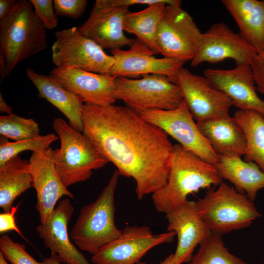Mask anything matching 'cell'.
Masks as SVG:
<instances>
[{
	"mask_svg": "<svg viewBox=\"0 0 264 264\" xmlns=\"http://www.w3.org/2000/svg\"><path fill=\"white\" fill-rule=\"evenodd\" d=\"M257 53L240 33L220 22L213 24L203 33L201 46L190 65L196 66L203 63H217L226 59L234 60L236 65H250Z\"/></svg>",
	"mask_w": 264,
	"mask_h": 264,
	"instance_id": "obj_15",
	"label": "cell"
},
{
	"mask_svg": "<svg viewBox=\"0 0 264 264\" xmlns=\"http://www.w3.org/2000/svg\"><path fill=\"white\" fill-rule=\"evenodd\" d=\"M161 0H109L112 5L119 6H132L134 4H146L150 5L158 2Z\"/></svg>",
	"mask_w": 264,
	"mask_h": 264,
	"instance_id": "obj_36",
	"label": "cell"
},
{
	"mask_svg": "<svg viewBox=\"0 0 264 264\" xmlns=\"http://www.w3.org/2000/svg\"><path fill=\"white\" fill-rule=\"evenodd\" d=\"M0 133L17 141L40 136L38 124L32 118L11 114L0 116Z\"/></svg>",
	"mask_w": 264,
	"mask_h": 264,
	"instance_id": "obj_30",
	"label": "cell"
},
{
	"mask_svg": "<svg viewBox=\"0 0 264 264\" xmlns=\"http://www.w3.org/2000/svg\"><path fill=\"white\" fill-rule=\"evenodd\" d=\"M167 231H174L177 244L173 264L189 263L196 246L207 238L211 231L198 213L196 201L187 200L166 214Z\"/></svg>",
	"mask_w": 264,
	"mask_h": 264,
	"instance_id": "obj_18",
	"label": "cell"
},
{
	"mask_svg": "<svg viewBox=\"0 0 264 264\" xmlns=\"http://www.w3.org/2000/svg\"><path fill=\"white\" fill-rule=\"evenodd\" d=\"M137 112L206 162L215 166L219 161V156L201 133L183 100L173 110L150 109Z\"/></svg>",
	"mask_w": 264,
	"mask_h": 264,
	"instance_id": "obj_10",
	"label": "cell"
},
{
	"mask_svg": "<svg viewBox=\"0 0 264 264\" xmlns=\"http://www.w3.org/2000/svg\"><path fill=\"white\" fill-rule=\"evenodd\" d=\"M83 133L120 175L132 177L139 200L163 188L173 145L168 134L127 106L84 103Z\"/></svg>",
	"mask_w": 264,
	"mask_h": 264,
	"instance_id": "obj_1",
	"label": "cell"
},
{
	"mask_svg": "<svg viewBox=\"0 0 264 264\" xmlns=\"http://www.w3.org/2000/svg\"><path fill=\"white\" fill-rule=\"evenodd\" d=\"M137 264H146L145 263H144V262H140L139 263H138Z\"/></svg>",
	"mask_w": 264,
	"mask_h": 264,
	"instance_id": "obj_42",
	"label": "cell"
},
{
	"mask_svg": "<svg viewBox=\"0 0 264 264\" xmlns=\"http://www.w3.org/2000/svg\"><path fill=\"white\" fill-rule=\"evenodd\" d=\"M15 0H0V20L8 16L17 4Z\"/></svg>",
	"mask_w": 264,
	"mask_h": 264,
	"instance_id": "obj_37",
	"label": "cell"
},
{
	"mask_svg": "<svg viewBox=\"0 0 264 264\" xmlns=\"http://www.w3.org/2000/svg\"><path fill=\"white\" fill-rule=\"evenodd\" d=\"M115 59L109 75L135 79L145 75L158 74L165 75L173 80L185 62L163 57L157 58L156 54L138 39L128 50L119 49L110 51Z\"/></svg>",
	"mask_w": 264,
	"mask_h": 264,
	"instance_id": "obj_14",
	"label": "cell"
},
{
	"mask_svg": "<svg viewBox=\"0 0 264 264\" xmlns=\"http://www.w3.org/2000/svg\"><path fill=\"white\" fill-rule=\"evenodd\" d=\"M46 29L30 0H18L11 13L0 20V56L7 76L20 62L46 49Z\"/></svg>",
	"mask_w": 264,
	"mask_h": 264,
	"instance_id": "obj_3",
	"label": "cell"
},
{
	"mask_svg": "<svg viewBox=\"0 0 264 264\" xmlns=\"http://www.w3.org/2000/svg\"><path fill=\"white\" fill-rule=\"evenodd\" d=\"M198 212L212 232L222 235L248 227L261 217L253 201L224 182L208 189L196 201Z\"/></svg>",
	"mask_w": 264,
	"mask_h": 264,
	"instance_id": "obj_6",
	"label": "cell"
},
{
	"mask_svg": "<svg viewBox=\"0 0 264 264\" xmlns=\"http://www.w3.org/2000/svg\"><path fill=\"white\" fill-rule=\"evenodd\" d=\"M222 182L214 165L176 144L173 145L168 182L152 194V198L156 210L167 214L187 201L189 194Z\"/></svg>",
	"mask_w": 264,
	"mask_h": 264,
	"instance_id": "obj_2",
	"label": "cell"
},
{
	"mask_svg": "<svg viewBox=\"0 0 264 264\" xmlns=\"http://www.w3.org/2000/svg\"><path fill=\"white\" fill-rule=\"evenodd\" d=\"M0 111L1 112L6 113L8 115L13 114L11 107L6 103L1 93H0Z\"/></svg>",
	"mask_w": 264,
	"mask_h": 264,
	"instance_id": "obj_39",
	"label": "cell"
},
{
	"mask_svg": "<svg viewBox=\"0 0 264 264\" xmlns=\"http://www.w3.org/2000/svg\"><path fill=\"white\" fill-rule=\"evenodd\" d=\"M19 205L13 206L11 211L9 212H3L0 214V232L3 233L8 231H15L26 240L15 223V214L18 208Z\"/></svg>",
	"mask_w": 264,
	"mask_h": 264,
	"instance_id": "obj_35",
	"label": "cell"
},
{
	"mask_svg": "<svg viewBox=\"0 0 264 264\" xmlns=\"http://www.w3.org/2000/svg\"><path fill=\"white\" fill-rule=\"evenodd\" d=\"M114 97L136 112L173 110L183 100L178 85L168 77L158 74L145 75L139 79L117 77Z\"/></svg>",
	"mask_w": 264,
	"mask_h": 264,
	"instance_id": "obj_7",
	"label": "cell"
},
{
	"mask_svg": "<svg viewBox=\"0 0 264 264\" xmlns=\"http://www.w3.org/2000/svg\"><path fill=\"white\" fill-rule=\"evenodd\" d=\"M119 176L115 170L96 200L80 209L72 228L70 237L74 243L92 255L121 234L114 221V193Z\"/></svg>",
	"mask_w": 264,
	"mask_h": 264,
	"instance_id": "obj_4",
	"label": "cell"
},
{
	"mask_svg": "<svg viewBox=\"0 0 264 264\" xmlns=\"http://www.w3.org/2000/svg\"><path fill=\"white\" fill-rule=\"evenodd\" d=\"M173 82L179 87L183 100L197 122L229 114L233 106L231 100L214 88L204 75L193 74L182 67Z\"/></svg>",
	"mask_w": 264,
	"mask_h": 264,
	"instance_id": "obj_12",
	"label": "cell"
},
{
	"mask_svg": "<svg viewBox=\"0 0 264 264\" xmlns=\"http://www.w3.org/2000/svg\"><path fill=\"white\" fill-rule=\"evenodd\" d=\"M179 0H161L138 12L130 10L125 16L124 31L135 35L156 54H160L156 43L158 28L166 5L181 6Z\"/></svg>",
	"mask_w": 264,
	"mask_h": 264,
	"instance_id": "obj_25",
	"label": "cell"
},
{
	"mask_svg": "<svg viewBox=\"0 0 264 264\" xmlns=\"http://www.w3.org/2000/svg\"><path fill=\"white\" fill-rule=\"evenodd\" d=\"M129 11V7L112 5L109 0H96L88 19L78 29L103 49L111 51L131 46L135 39L127 37L123 28Z\"/></svg>",
	"mask_w": 264,
	"mask_h": 264,
	"instance_id": "obj_13",
	"label": "cell"
},
{
	"mask_svg": "<svg viewBox=\"0 0 264 264\" xmlns=\"http://www.w3.org/2000/svg\"><path fill=\"white\" fill-rule=\"evenodd\" d=\"M41 264H62V262L56 254H51L49 257H44Z\"/></svg>",
	"mask_w": 264,
	"mask_h": 264,
	"instance_id": "obj_38",
	"label": "cell"
},
{
	"mask_svg": "<svg viewBox=\"0 0 264 264\" xmlns=\"http://www.w3.org/2000/svg\"><path fill=\"white\" fill-rule=\"evenodd\" d=\"M0 249L11 264H41L26 251L24 244L14 242L7 235L0 238Z\"/></svg>",
	"mask_w": 264,
	"mask_h": 264,
	"instance_id": "obj_31",
	"label": "cell"
},
{
	"mask_svg": "<svg viewBox=\"0 0 264 264\" xmlns=\"http://www.w3.org/2000/svg\"><path fill=\"white\" fill-rule=\"evenodd\" d=\"M203 33L181 6L166 5L159 23L156 43L164 57L191 61L201 46Z\"/></svg>",
	"mask_w": 264,
	"mask_h": 264,
	"instance_id": "obj_9",
	"label": "cell"
},
{
	"mask_svg": "<svg viewBox=\"0 0 264 264\" xmlns=\"http://www.w3.org/2000/svg\"><path fill=\"white\" fill-rule=\"evenodd\" d=\"M174 231L154 234L146 225L127 226L121 235L92 255L93 264H137L152 248L172 242Z\"/></svg>",
	"mask_w": 264,
	"mask_h": 264,
	"instance_id": "obj_11",
	"label": "cell"
},
{
	"mask_svg": "<svg viewBox=\"0 0 264 264\" xmlns=\"http://www.w3.org/2000/svg\"><path fill=\"white\" fill-rule=\"evenodd\" d=\"M74 212L69 199H62L49 219L36 230L51 254H56L65 264H91L70 242L67 225Z\"/></svg>",
	"mask_w": 264,
	"mask_h": 264,
	"instance_id": "obj_20",
	"label": "cell"
},
{
	"mask_svg": "<svg viewBox=\"0 0 264 264\" xmlns=\"http://www.w3.org/2000/svg\"><path fill=\"white\" fill-rule=\"evenodd\" d=\"M222 179L232 183L235 190L253 201L258 191L264 188V172L253 162H247L240 157L219 156L215 165Z\"/></svg>",
	"mask_w": 264,
	"mask_h": 264,
	"instance_id": "obj_24",
	"label": "cell"
},
{
	"mask_svg": "<svg viewBox=\"0 0 264 264\" xmlns=\"http://www.w3.org/2000/svg\"><path fill=\"white\" fill-rule=\"evenodd\" d=\"M86 0H54L53 6L56 15L78 19L85 11Z\"/></svg>",
	"mask_w": 264,
	"mask_h": 264,
	"instance_id": "obj_33",
	"label": "cell"
},
{
	"mask_svg": "<svg viewBox=\"0 0 264 264\" xmlns=\"http://www.w3.org/2000/svg\"><path fill=\"white\" fill-rule=\"evenodd\" d=\"M203 75L214 88L225 93L239 110H255L264 116V101L257 93L250 65L237 64L229 69L208 68Z\"/></svg>",
	"mask_w": 264,
	"mask_h": 264,
	"instance_id": "obj_17",
	"label": "cell"
},
{
	"mask_svg": "<svg viewBox=\"0 0 264 264\" xmlns=\"http://www.w3.org/2000/svg\"><path fill=\"white\" fill-rule=\"evenodd\" d=\"M261 264H264V262L263 263H262Z\"/></svg>",
	"mask_w": 264,
	"mask_h": 264,
	"instance_id": "obj_43",
	"label": "cell"
},
{
	"mask_svg": "<svg viewBox=\"0 0 264 264\" xmlns=\"http://www.w3.org/2000/svg\"><path fill=\"white\" fill-rule=\"evenodd\" d=\"M0 264H9L1 251H0Z\"/></svg>",
	"mask_w": 264,
	"mask_h": 264,
	"instance_id": "obj_41",
	"label": "cell"
},
{
	"mask_svg": "<svg viewBox=\"0 0 264 264\" xmlns=\"http://www.w3.org/2000/svg\"><path fill=\"white\" fill-rule=\"evenodd\" d=\"M174 254H171L166 257L163 260L161 261L159 264H173V258Z\"/></svg>",
	"mask_w": 264,
	"mask_h": 264,
	"instance_id": "obj_40",
	"label": "cell"
},
{
	"mask_svg": "<svg viewBox=\"0 0 264 264\" xmlns=\"http://www.w3.org/2000/svg\"><path fill=\"white\" fill-rule=\"evenodd\" d=\"M53 128L61 142L60 148L53 150V158L56 170L66 187L89 179L92 170L109 162L83 133L63 119L55 118Z\"/></svg>",
	"mask_w": 264,
	"mask_h": 264,
	"instance_id": "obj_5",
	"label": "cell"
},
{
	"mask_svg": "<svg viewBox=\"0 0 264 264\" xmlns=\"http://www.w3.org/2000/svg\"><path fill=\"white\" fill-rule=\"evenodd\" d=\"M49 75L66 89L79 96L85 103L107 106L116 101L114 97L115 77L56 67Z\"/></svg>",
	"mask_w": 264,
	"mask_h": 264,
	"instance_id": "obj_19",
	"label": "cell"
},
{
	"mask_svg": "<svg viewBox=\"0 0 264 264\" xmlns=\"http://www.w3.org/2000/svg\"><path fill=\"white\" fill-rule=\"evenodd\" d=\"M28 161L17 155L0 166V207L11 211L15 199L33 187Z\"/></svg>",
	"mask_w": 264,
	"mask_h": 264,
	"instance_id": "obj_26",
	"label": "cell"
},
{
	"mask_svg": "<svg viewBox=\"0 0 264 264\" xmlns=\"http://www.w3.org/2000/svg\"><path fill=\"white\" fill-rule=\"evenodd\" d=\"M233 117L246 139L243 160L255 163L264 172V116L255 110H238Z\"/></svg>",
	"mask_w": 264,
	"mask_h": 264,
	"instance_id": "obj_27",
	"label": "cell"
},
{
	"mask_svg": "<svg viewBox=\"0 0 264 264\" xmlns=\"http://www.w3.org/2000/svg\"><path fill=\"white\" fill-rule=\"evenodd\" d=\"M52 46V60L61 69H78L109 75L115 63L99 45L72 27L55 33Z\"/></svg>",
	"mask_w": 264,
	"mask_h": 264,
	"instance_id": "obj_8",
	"label": "cell"
},
{
	"mask_svg": "<svg viewBox=\"0 0 264 264\" xmlns=\"http://www.w3.org/2000/svg\"><path fill=\"white\" fill-rule=\"evenodd\" d=\"M199 245L198 252L187 264H247L229 251L219 234L211 232Z\"/></svg>",
	"mask_w": 264,
	"mask_h": 264,
	"instance_id": "obj_28",
	"label": "cell"
},
{
	"mask_svg": "<svg viewBox=\"0 0 264 264\" xmlns=\"http://www.w3.org/2000/svg\"><path fill=\"white\" fill-rule=\"evenodd\" d=\"M240 34L257 52L264 49V0H222Z\"/></svg>",
	"mask_w": 264,
	"mask_h": 264,
	"instance_id": "obj_23",
	"label": "cell"
},
{
	"mask_svg": "<svg viewBox=\"0 0 264 264\" xmlns=\"http://www.w3.org/2000/svg\"><path fill=\"white\" fill-rule=\"evenodd\" d=\"M250 66L254 75L257 90L264 94V49L261 52L254 55Z\"/></svg>",
	"mask_w": 264,
	"mask_h": 264,
	"instance_id": "obj_34",
	"label": "cell"
},
{
	"mask_svg": "<svg viewBox=\"0 0 264 264\" xmlns=\"http://www.w3.org/2000/svg\"><path fill=\"white\" fill-rule=\"evenodd\" d=\"M6 137L1 135L0 140V166L11 158L25 151L33 152L49 149L50 145L59 139L54 133L40 135L38 137L9 142Z\"/></svg>",
	"mask_w": 264,
	"mask_h": 264,
	"instance_id": "obj_29",
	"label": "cell"
},
{
	"mask_svg": "<svg viewBox=\"0 0 264 264\" xmlns=\"http://www.w3.org/2000/svg\"><path fill=\"white\" fill-rule=\"evenodd\" d=\"M35 13L46 29H52L58 26V19L54 11L53 0H30Z\"/></svg>",
	"mask_w": 264,
	"mask_h": 264,
	"instance_id": "obj_32",
	"label": "cell"
},
{
	"mask_svg": "<svg viewBox=\"0 0 264 264\" xmlns=\"http://www.w3.org/2000/svg\"><path fill=\"white\" fill-rule=\"evenodd\" d=\"M25 72L37 88L38 96L45 99L59 109L66 117L71 127L83 132L82 108L85 103L82 99L50 75L39 73L31 68H27Z\"/></svg>",
	"mask_w": 264,
	"mask_h": 264,
	"instance_id": "obj_22",
	"label": "cell"
},
{
	"mask_svg": "<svg viewBox=\"0 0 264 264\" xmlns=\"http://www.w3.org/2000/svg\"><path fill=\"white\" fill-rule=\"evenodd\" d=\"M52 151L49 148L32 152L28 161L33 187L36 192V208L41 223H45L49 219L57 201L63 196L74 199L56 170Z\"/></svg>",
	"mask_w": 264,
	"mask_h": 264,
	"instance_id": "obj_16",
	"label": "cell"
},
{
	"mask_svg": "<svg viewBox=\"0 0 264 264\" xmlns=\"http://www.w3.org/2000/svg\"><path fill=\"white\" fill-rule=\"evenodd\" d=\"M197 124L219 156L241 157L244 155L245 135L234 117L228 114L197 122Z\"/></svg>",
	"mask_w": 264,
	"mask_h": 264,
	"instance_id": "obj_21",
	"label": "cell"
}]
</instances>
